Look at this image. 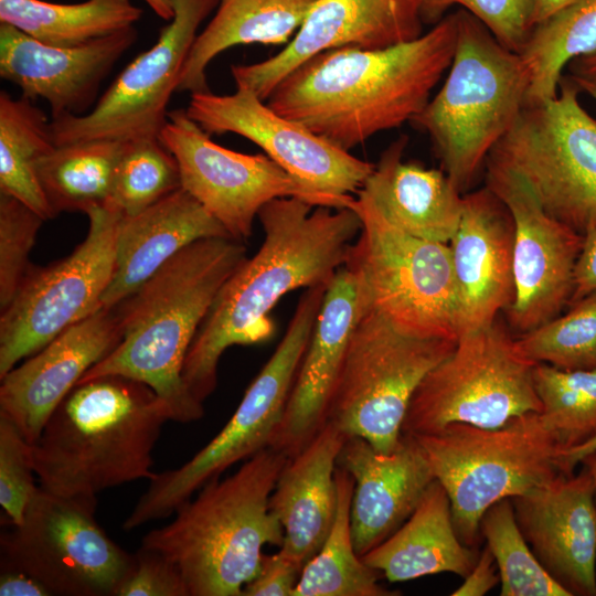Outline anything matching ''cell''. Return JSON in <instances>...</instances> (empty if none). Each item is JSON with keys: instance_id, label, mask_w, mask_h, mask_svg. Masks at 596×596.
<instances>
[{"instance_id": "7c38bea8", "label": "cell", "mask_w": 596, "mask_h": 596, "mask_svg": "<svg viewBox=\"0 0 596 596\" xmlns=\"http://www.w3.org/2000/svg\"><path fill=\"white\" fill-rule=\"evenodd\" d=\"M456 343L405 336L374 312L359 315L327 421L380 453L393 451L415 390Z\"/></svg>"}, {"instance_id": "8992f818", "label": "cell", "mask_w": 596, "mask_h": 596, "mask_svg": "<svg viewBox=\"0 0 596 596\" xmlns=\"http://www.w3.org/2000/svg\"><path fill=\"white\" fill-rule=\"evenodd\" d=\"M456 50L448 75L409 121L426 132L441 170L464 194L523 108L530 74L520 54L465 9L457 11Z\"/></svg>"}, {"instance_id": "1f68e13d", "label": "cell", "mask_w": 596, "mask_h": 596, "mask_svg": "<svg viewBox=\"0 0 596 596\" xmlns=\"http://www.w3.org/2000/svg\"><path fill=\"white\" fill-rule=\"evenodd\" d=\"M121 140H88L55 146L36 163V174L55 216L109 203Z\"/></svg>"}, {"instance_id": "83f0119b", "label": "cell", "mask_w": 596, "mask_h": 596, "mask_svg": "<svg viewBox=\"0 0 596 596\" xmlns=\"http://www.w3.org/2000/svg\"><path fill=\"white\" fill-rule=\"evenodd\" d=\"M407 141L401 136L385 149L355 196L400 231L448 244L460 222L464 194L443 170L404 161Z\"/></svg>"}, {"instance_id": "44dd1931", "label": "cell", "mask_w": 596, "mask_h": 596, "mask_svg": "<svg viewBox=\"0 0 596 596\" xmlns=\"http://www.w3.org/2000/svg\"><path fill=\"white\" fill-rule=\"evenodd\" d=\"M518 526L533 554L570 596H596V502L582 466L511 498Z\"/></svg>"}, {"instance_id": "ab89813d", "label": "cell", "mask_w": 596, "mask_h": 596, "mask_svg": "<svg viewBox=\"0 0 596 596\" xmlns=\"http://www.w3.org/2000/svg\"><path fill=\"white\" fill-rule=\"evenodd\" d=\"M44 220L18 199L0 193V308L12 300L26 275L29 255Z\"/></svg>"}, {"instance_id": "7bdbcfd3", "label": "cell", "mask_w": 596, "mask_h": 596, "mask_svg": "<svg viewBox=\"0 0 596 596\" xmlns=\"http://www.w3.org/2000/svg\"><path fill=\"white\" fill-rule=\"evenodd\" d=\"M116 596H189L179 567L162 553L140 545Z\"/></svg>"}, {"instance_id": "cb8c5ba5", "label": "cell", "mask_w": 596, "mask_h": 596, "mask_svg": "<svg viewBox=\"0 0 596 596\" xmlns=\"http://www.w3.org/2000/svg\"><path fill=\"white\" fill-rule=\"evenodd\" d=\"M337 466L354 480L350 524L360 556L392 535L413 513L435 480L424 450L412 435L402 434L389 453L375 450L361 437H347Z\"/></svg>"}, {"instance_id": "d6a6232c", "label": "cell", "mask_w": 596, "mask_h": 596, "mask_svg": "<svg viewBox=\"0 0 596 596\" xmlns=\"http://www.w3.org/2000/svg\"><path fill=\"white\" fill-rule=\"evenodd\" d=\"M55 147L51 119L23 96L0 93V193L11 195L44 221L55 217L36 174L38 161Z\"/></svg>"}, {"instance_id": "f1b7e54d", "label": "cell", "mask_w": 596, "mask_h": 596, "mask_svg": "<svg viewBox=\"0 0 596 596\" xmlns=\"http://www.w3.org/2000/svg\"><path fill=\"white\" fill-rule=\"evenodd\" d=\"M479 553L458 538L449 497L435 479L408 519L361 557L389 582L397 583L440 573L464 578Z\"/></svg>"}, {"instance_id": "5bb4252c", "label": "cell", "mask_w": 596, "mask_h": 596, "mask_svg": "<svg viewBox=\"0 0 596 596\" xmlns=\"http://www.w3.org/2000/svg\"><path fill=\"white\" fill-rule=\"evenodd\" d=\"M85 240L65 258L31 265L0 317V377L102 307L111 280L123 213L89 210Z\"/></svg>"}, {"instance_id": "2e32d148", "label": "cell", "mask_w": 596, "mask_h": 596, "mask_svg": "<svg viewBox=\"0 0 596 596\" xmlns=\"http://www.w3.org/2000/svg\"><path fill=\"white\" fill-rule=\"evenodd\" d=\"M185 111L210 135L233 132L257 145L311 192L319 206L349 207L374 169L373 163L279 115L243 86L230 95L190 94Z\"/></svg>"}, {"instance_id": "db71d44e", "label": "cell", "mask_w": 596, "mask_h": 596, "mask_svg": "<svg viewBox=\"0 0 596 596\" xmlns=\"http://www.w3.org/2000/svg\"><path fill=\"white\" fill-rule=\"evenodd\" d=\"M570 76L581 88V92L582 91L585 92L596 102V81L587 79V78L574 76V75H570Z\"/></svg>"}, {"instance_id": "8fae6325", "label": "cell", "mask_w": 596, "mask_h": 596, "mask_svg": "<svg viewBox=\"0 0 596 596\" xmlns=\"http://www.w3.org/2000/svg\"><path fill=\"white\" fill-rule=\"evenodd\" d=\"M535 364L497 320L461 334L451 353L418 384L402 434H429L453 423L498 427L517 416L541 413Z\"/></svg>"}, {"instance_id": "f35d334b", "label": "cell", "mask_w": 596, "mask_h": 596, "mask_svg": "<svg viewBox=\"0 0 596 596\" xmlns=\"http://www.w3.org/2000/svg\"><path fill=\"white\" fill-rule=\"evenodd\" d=\"M520 353L534 363L562 370L596 368V291L571 304L565 313L515 338Z\"/></svg>"}, {"instance_id": "52a82bcc", "label": "cell", "mask_w": 596, "mask_h": 596, "mask_svg": "<svg viewBox=\"0 0 596 596\" xmlns=\"http://www.w3.org/2000/svg\"><path fill=\"white\" fill-rule=\"evenodd\" d=\"M412 436L449 497L458 538L470 547L478 549L482 541L480 519L490 505L564 473V449L540 413L498 427L453 423Z\"/></svg>"}, {"instance_id": "5b68a950", "label": "cell", "mask_w": 596, "mask_h": 596, "mask_svg": "<svg viewBox=\"0 0 596 596\" xmlns=\"http://www.w3.org/2000/svg\"><path fill=\"white\" fill-rule=\"evenodd\" d=\"M288 458L266 448L226 478L211 479L141 545L179 567L189 596H242L258 573L263 549L284 542L269 498Z\"/></svg>"}, {"instance_id": "bcb514c9", "label": "cell", "mask_w": 596, "mask_h": 596, "mask_svg": "<svg viewBox=\"0 0 596 596\" xmlns=\"http://www.w3.org/2000/svg\"><path fill=\"white\" fill-rule=\"evenodd\" d=\"M583 236L582 249L574 268V288L570 305L596 291V230Z\"/></svg>"}, {"instance_id": "836d02e7", "label": "cell", "mask_w": 596, "mask_h": 596, "mask_svg": "<svg viewBox=\"0 0 596 596\" xmlns=\"http://www.w3.org/2000/svg\"><path fill=\"white\" fill-rule=\"evenodd\" d=\"M338 505L331 530L320 550L304 566L292 596H395L383 587L381 573L356 553L350 511L353 478L337 466Z\"/></svg>"}, {"instance_id": "8d00e7d4", "label": "cell", "mask_w": 596, "mask_h": 596, "mask_svg": "<svg viewBox=\"0 0 596 596\" xmlns=\"http://www.w3.org/2000/svg\"><path fill=\"white\" fill-rule=\"evenodd\" d=\"M479 529L499 571L501 596H570L533 554L518 526L510 498L490 505Z\"/></svg>"}, {"instance_id": "f6af8a7d", "label": "cell", "mask_w": 596, "mask_h": 596, "mask_svg": "<svg viewBox=\"0 0 596 596\" xmlns=\"http://www.w3.org/2000/svg\"><path fill=\"white\" fill-rule=\"evenodd\" d=\"M500 584V575L490 549L485 545L471 571L453 596H483Z\"/></svg>"}, {"instance_id": "f907efd6", "label": "cell", "mask_w": 596, "mask_h": 596, "mask_svg": "<svg viewBox=\"0 0 596 596\" xmlns=\"http://www.w3.org/2000/svg\"><path fill=\"white\" fill-rule=\"evenodd\" d=\"M568 70L571 75L596 81V53L574 58Z\"/></svg>"}, {"instance_id": "f5cc1de1", "label": "cell", "mask_w": 596, "mask_h": 596, "mask_svg": "<svg viewBox=\"0 0 596 596\" xmlns=\"http://www.w3.org/2000/svg\"><path fill=\"white\" fill-rule=\"evenodd\" d=\"M579 465L584 466L590 475L596 502V450L584 456Z\"/></svg>"}, {"instance_id": "7402d4cb", "label": "cell", "mask_w": 596, "mask_h": 596, "mask_svg": "<svg viewBox=\"0 0 596 596\" xmlns=\"http://www.w3.org/2000/svg\"><path fill=\"white\" fill-rule=\"evenodd\" d=\"M121 338L117 307H100L0 377V414L34 444L53 411Z\"/></svg>"}, {"instance_id": "6da1fadb", "label": "cell", "mask_w": 596, "mask_h": 596, "mask_svg": "<svg viewBox=\"0 0 596 596\" xmlns=\"http://www.w3.org/2000/svg\"><path fill=\"white\" fill-rule=\"evenodd\" d=\"M257 219L264 241L224 283L184 360L182 379L200 403L215 391L222 354L233 345L267 341L269 313L298 288L329 285L344 266L362 222L351 207L313 206L298 198H278Z\"/></svg>"}, {"instance_id": "30bf717a", "label": "cell", "mask_w": 596, "mask_h": 596, "mask_svg": "<svg viewBox=\"0 0 596 596\" xmlns=\"http://www.w3.org/2000/svg\"><path fill=\"white\" fill-rule=\"evenodd\" d=\"M579 92L563 75L555 97L525 103L487 161L521 174L549 215L584 235L596 230V119Z\"/></svg>"}, {"instance_id": "c3c4849f", "label": "cell", "mask_w": 596, "mask_h": 596, "mask_svg": "<svg viewBox=\"0 0 596 596\" xmlns=\"http://www.w3.org/2000/svg\"><path fill=\"white\" fill-rule=\"evenodd\" d=\"M578 0H533V26Z\"/></svg>"}, {"instance_id": "b9f144b4", "label": "cell", "mask_w": 596, "mask_h": 596, "mask_svg": "<svg viewBox=\"0 0 596 596\" xmlns=\"http://www.w3.org/2000/svg\"><path fill=\"white\" fill-rule=\"evenodd\" d=\"M32 444L0 414V505L10 525L22 522L38 486L34 483Z\"/></svg>"}, {"instance_id": "4dcf8cb0", "label": "cell", "mask_w": 596, "mask_h": 596, "mask_svg": "<svg viewBox=\"0 0 596 596\" xmlns=\"http://www.w3.org/2000/svg\"><path fill=\"white\" fill-rule=\"evenodd\" d=\"M142 10L131 0H0V22L49 45L77 46L135 26Z\"/></svg>"}, {"instance_id": "f546056e", "label": "cell", "mask_w": 596, "mask_h": 596, "mask_svg": "<svg viewBox=\"0 0 596 596\" xmlns=\"http://www.w3.org/2000/svg\"><path fill=\"white\" fill-rule=\"evenodd\" d=\"M317 1L221 0L216 13L190 49L177 92H209V64L232 46L289 42Z\"/></svg>"}, {"instance_id": "603a6c76", "label": "cell", "mask_w": 596, "mask_h": 596, "mask_svg": "<svg viewBox=\"0 0 596 596\" xmlns=\"http://www.w3.org/2000/svg\"><path fill=\"white\" fill-rule=\"evenodd\" d=\"M460 301V334L491 324L514 299V224L487 187L464 193L458 228L448 243Z\"/></svg>"}, {"instance_id": "ffe728a7", "label": "cell", "mask_w": 596, "mask_h": 596, "mask_svg": "<svg viewBox=\"0 0 596 596\" xmlns=\"http://www.w3.org/2000/svg\"><path fill=\"white\" fill-rule=\"evenodd\" d=\"M137 36L131 26L77 46L62 47L0 22V77L18 86L21 96L44 99L51 119L82 116L95 106L103 81Z\"/></svg>"}, {"instance_id": "60d3db41", "label": "cell", "mask_w": 596, "mask_h": 596, "mask_svg": "<svg viewBox=\"0 0 596 596\" xmlns=\"http://www.w3.org/2000/svg\"><path fill=\"white\" fill-rule=\"evenodd\" d=\"M455 4L477 18L500 44L518 54L533 29V0H421L424 25L438 23Z\"/></svg>"}, {"instance_id": "9c48e42d", "label": "cell", "mask_w": 596, "mask_h": 596, "mask_svg": "<svg viewBox=\"0 0 596 596\" xmlns=\"http://www.w3.org/2000/svg\"><path fill=\"white\" fill-rule=\"evenodd\" d=\"M327 285L307 288L275 352L246 390L224 427L192 458L157 472L123 523L131 531L172 515L213 478L269 448L316 324Z\"/></svg>"}, {"instance_id": "4316f807", "label": "cell", "mask_w": 596, "mask_h": 596, "mask_svg": "<svg viewBox=\"0 0 596 596\" xmlns=\"http://www.w3.org/2000/svg\"><path fill=\"white\" fill-rule=\"evenodd\" d=\"M347 437L327 421L298 454L288 458L270 494L269 509L284 530L279 549L302 566L320 550L333 524L337 459Z\"/></svg>"}, {"instance_id": "7dc6e473", "label": "cell", "mask_w": 596, "mask_h": 596, "mask_svg": "<svg viewBox=\"0 0 596 596\" xmlns=\"http://www.w3.org/2000/svg\"><path fill=\"white\" fill-rule=\"evenodd\" d=\"M1 596H51L50 592L36 579L28 574L2 568L0 572Z\"/></svg>"}, {"instance_id": "d590c367", "label": "cell", "mask_w": 596, "mask_h": 596, "mask_svg": "<svg viewBox=\"0 0 596 596\" xmlns=\"http://www.w3.org/2000/svg\"><path fill=\"white\" fill-rule=\"evenodd\" d=\"M533 380L540 414L564 453L596 437V368L568 371L536 363Z\"/></svg>"}, {"instance_id": "e0dca14e", "label": "cell", "mask_w": 596, "mask_h": 596, "mask_svg": "<svg viewBox=\"0 0 596 596\" xmlns=\"http://www.w3.org/2000/svg\"><path fill=\"white\" fill-rule=\"evenodd\" d=\"M159 139L178 162L181 188L235 240L252 235L259 211L275 199L298 198L319 206L315 195L268 156L222 147L185 109L169 111Z\"/></svg>"}, {"instance_id": "ac0fdd59", "label": "cell", "mask_w": 596, "mask_h": 596, "mask_svg": "<svg viewBox=\"0 0 596 596\" xmlns=\"http://www.w3.org/2000/svg\"><path fill=\"white\" fill-rule=\"evenodd\" d=\"M486 185L507 205L514 224V299L505 310L510 327L525 333L568 307L583 235L549 215L526 180L486 162Z\"/></svg>"}, {"instance_id": "d6986e66", "label": "cell", "mask_w": 596, "mask_h": 596, "mask_svg": "<svg viewBox=\"0 0 596 596\" xmlns=\"http://www.w3.org/2000/svg\"><path fill=\"white\" fill-rule=\"evenodd\" d=\"M423 28L421 0H318L284 50L231 72L236 86L266 102L288 73L320 52L385 49L419 38Z\"/></svg>"}, {"instance_id": "9a60e30c", "label": "cell", "mask_w": 596, "mask_h": 596, "mask_svg": "<svg viewBox=\"0 0 596 596\" xmlns=\"http://www.w3.org/2000/svg\"><path fill=\"white\" fill-rule=\"evenodd\" d=\"M220 1L171 0L173 18L156 43L120 72L88 113L51 119L55 146L159 137L198 29Z\"/></svg>"}, {"instance_id": "816d5d0a", "label": "cell", "mask_w": 596, "mask_h": 596, "mask_svg": "<svg viewBox=\"0 0 596 596\" xmlns=\"http://www.w3.org/2000/svg\"><path fill=\"white\" fill-rule=\"evenodd\" d=\"M161 19L170 21L173 18L171 0H143Z\"/></svg>"}, {"instance_id": "ee69618b", "label": "cell", "mask_w": 596, "mask_h": 596, "mask_svg": "<svg viewBox=\"0 0 596 596\" xmlns=\"http://www.w3.org/2000/svg\"><path fill=\"white\" fill-rule=\"evenodd\" d=\"M302 568L281 549L264 554L258 573L244 586L242 596H292Z\"/></svg>"}, {"instance_id": "74e56055", "label": "cell", "mask_w": 596, "mask_h": 596, "mask_svg": "<svg viewBox=\"0 0 596 596\" xmlns=\"http://www.w3.org/2000/svg\"><path fill=\"white\" fill-rule=\"evenodd\" d=\"M181 188L178 162L159 137L124 142L108 205L137 214Z\"/></svg>"}, {"instance_id": "484cf974", "label": "cell", "mask_w": 596, "mask_h": 596, "mask_svg": "<svg viewBox=\"0 0 596 596\" xmlns=\"http://www.w3.org/2000/svg\"><path fill=\"white\" fill-rule=\"evenodd\" d=\"M212 237L231 235L182 188L137 214H123L114 274L102 307H115L180 251Z\"/></svg>"}, {"instance_id": "4fadbf2b", "label": "cell", "mask_w": 596, "mask_h": 596, "mask_svg": "<svg viewBox=\"0 0 596 596\" xmlns=\"http://www.w3.org/2000/svg\"><path fill=\"white\" fill-rule=\"evenodd\" d=\"M96 496L36 488L23 520L0 535L1 567L23 572L51 595L116 596L135 562L98 524Z\"/></svg>"}, {"instance_id": "277c9868", "label": "cell", "mask_w": 596, "mask_h": 596, "mask_svg": "<svg viewBox=\"0 0 596 596\" xmlns=\"http://www.w3.org/2000/svg\"><path fill=\"white\" fill-rule=\"evenodd\" d=\"M167 404L147 384L108 374L78 382L32 444L40 486L61 496L98 492L152 479V450Z\"/></svg>"}, {"instance_id": "681fc988", "label": "cell", "mask_w": 596, "mask_h": 596, "mask_svg": "<svg viewBox=\"0 0 596 596\" xmlns=\"http://www.w3.org/2000/svg\"><path fill=\"white\" fill-rule=\"evenodd\" d=\"M596 450V437L586 441L585 444L567 450L562 456V467L565 473H573L575 468L579 465L582 458L587 454Z\"/></svg>"}, {"instance_id": "e575fe53", "label": "cell", "mask_w": 596, "mask_h": 596, "mask_svg": "<svg viewBox=\"0 0 596 596\" xmlns=\"http://www.w3.org/2000/svg\"><path fill=\"white\" fill-rule=\"evenodd\" d=\"M596 53V0H578L533 26L520 56L530 74L526 102L557 95L563 70Z\"/></svg>"}, {"instance_id": "7a4b0ae2", "label": "cell", "mask_w": 596, "mask_h": 596, "mask_svg": "<svg viewBox=\"0 0 596 596\" xmlns=\"http://www.w3.org/2000/svg\"><path fill=\"white\" fill-rule=\"evenodd\" d=\"M457 31L456 11L409 42L320 52L288 73L266 103L350 152L372 136L411 121L426 106L449 70Z\"/></svg>"}, {"instance_id": "3957f363", "label": "cell", "mask_w": 596, "mask_h": 596, "mask_svg": "<svg viewBox=\"0 0 596 596\" xmlns=\"http://www.w3.org/2000/svg\"><path fill=\"white\" fill-rule=\"evenodd\" d=\"M247 257L243 242L232 237L200 240L180 251L116 305L123 338L81 381L127 376L150 386L172 421L200 419L203 404L183 382L184 360L220 289Z\"/></svg>"}, {"instance_id": "d4e9b609", "label": "cell", "mask_w": 596, "mask_h": 596, "mask_svg": "<svg viewBox=\"0 0 596 596\" xmlns=\"http://www.w3.org/2000/svg\"><path fill=\"white\" fill-rule=\"evenodd\" d=\"M359 315L354 277L342 266L326 289L283 419L269 448L292 457L326 424L330 397Z\"/></svg>"}, {"instance_id": "ba28073f", "label": "cell", "mask_w": 596, "mask_h": 596, "mask_svg": "<svg viewBox=\"0 0 596 596\" xmlns=\"http://www.w3.org/2000/svg\"><path fill=\"white\" fill-rule=\"evenodd\" d=\"M349 207L362 222L344 264L360 315L374 312L405 336L457 341L460 301L449 244L400 231L355 195Z\"/></svg>"}]
</instances>
